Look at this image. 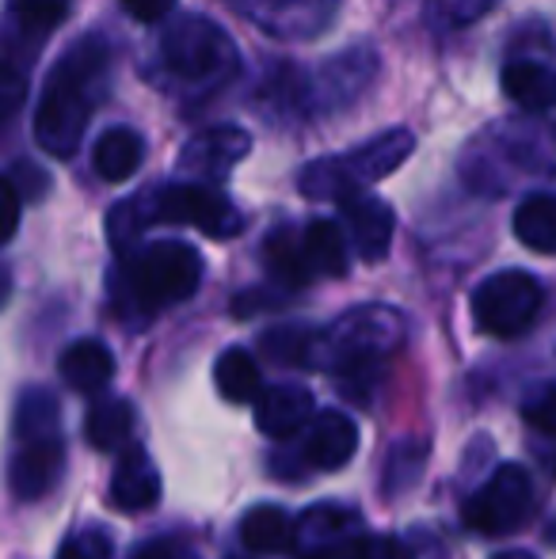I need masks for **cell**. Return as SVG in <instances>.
<instances>
[{"mask_svg":"<svg viewBox=\"0 0 556 559\" xmlns=\"http://www.w3.org/2000/svg\"><path fill=\"white\" fill-rule=\"evenodd\" d=\"M363 537H366L363 518L355 510L335 507V502H320V507L305 510L294 522L289 552L297 559H351Z\"/></svg>","mask_w":556,"mask_h":559,"instance_id":"9","label":"cell"},{"mask_svg":"<svg viewBox=\"0 0 556 559\" xmlns=\"http://www.w3.org/2000/svg\"><path fill=\"white\" fill-rule=\"evenodd\" d=\"M301 251H305V263H309V271L324 274V278H343V274H347V266H351L343 228L335 222H328V217H317V222L305 225Z\"/></svg>","mask_w":556,"mask_h":559,"instance_id":"22","label":"cell"},{"mask_svg":"<svg viewBox=\"0 0 556 559\" xmlns=\"http://www.w3.org/2000/svg\"><path fill=\"white\" fill-rule=\"evenodd\" d=\"M134 559H179V556H176V548H171V545H161V540H156V545L138 548Z\"/></svg>","mask_w":556,"mask_h":559,"instance_id":"39","label":"cell"},{"mask_svg":"<svg viewBox=\"0 0 556 559\" xmlns=\"http://www.w3.org/2000/svg\"><path fill=\"white\" fill-rule=\"evenodd\" d=\"M412 153H416V138H412V130L393 126V130L378 133V138H370L366 145H358L355 153L340 156V160L355 183H374V179L393 176V171L401 168Z\"/></svg>","mask_w":556,"mask_h":559,"instance_id":"17","label":"cell"},{"mask_svg":"<svg viewBox=\"0 0 556 559\" xmlns=\"http://www.w3.org/2000/svg\"><path fill=\"white\" fill-rule=\"evenodd\" d=\"M229 8L271 38H317L335 23L340 0H229Z\"/></svg>","mask_w":556,"mask_h":559,"instance_id":"10","label":"cell"},{"mask_svg":"<svg viewBox=\"0 0 556 559\" xmlns=\"http://www.w3.org/2000/svg\"><path fill=\"white\" fill-rule=\"evenodd\" d=\"M492 559H537V556L522 552V548H511V552H499V556H492Z\"/></svg>","mask_w":556,"mask_h":559,"instance_id":"41","label":"cell"},{"mask_svg":"<svg viewBox=\"0 0 556 559\" xmlns=\"http://www.w3.org/2000/svg\"><path fill=\"white\" fill-rule=\"evenodd\" d=\"M138 206L145 214V222L194 225L199 233L214 236V240H233V236L245 233L240 210L222 191L202 183H168L161 191L138 199Z\"/></svg>","mask_w":556,"mask_h":559,"instance_id":"6","label":"cell"},{"mask_svg":"<svg viewBox=\"0 0 556 559\" xmlns=\"http://www.w3.org/2000/svg\"><path fill=\"white\" fill-rule=\"evenodd\" d=\"M312 419V392L301 384H275V389H260L256 396V427L260 435L286 442Z\"/></svg>","mask_w":556,"mask_h":559,"instance_id":"16","label":"cell"},{"mask_svg":"<svg viewBox=\"0 0 556 559\" xmlns=\"http://www.w3.org/2000/svg\"><path fill=\"white\" fill-rule=\"evenodd\" d=\"M145 214H141L138 202H119V206L111 210V217H107V233H111V248L119 251V255H127V251H134L141 243V233H145Z\"/></svg>","mask_w":556,"mask_h":559,"instance_id":"32","label":"cell"},{"mask_svg":"<svg viewBox=\"0 0 556 559\" xmlns=\"http://www.w3.org/2000/svg\"><path fill=\"white\" fill-rule=\"evenodd\" d=\"M61 468H66L61 435L20 438V449H15L12 464H8V484H12V495L23 502L43 499V495L58 484Z\"/></svg>","mask_w":556,"mask_h":559,"instance_id":"11","label":"cell"},{"mask_svg":"<svg viewBox=\"0 0 556 559\" xmlns=\"http://www.w3.org/2000/svg\"><path fill=\"white\" fill-rule=\"evenodd\" d=\"M504 92L527 111L545 115L556 96V76L542 58H511L504 66Z\"/></svg>","mask_w":556,"mask_h":559,"instance_id":"20","label":"cell"},{"mask_svg":"<svg viewBox=\"0 0 556 559\" xmlns=\"http://www.w3.org/2000/svg\"><path fill=\"white\" fill-rule=\"evenodd\" d=\"M20 228V191L8 176H0V243H8Z\"/></svg>","mask_w":556,"mask_h":559,"instance_id":"35","label":"cell"},{"mask_svg":"<svg viewBox=\"0 0 556 559\" xmlns=\"http://www.w3.org/2000/svg\"><path fill=\"white\" fill-rule=\"evenodd\" d=\"M514 236L537 255H553L556 251V199L545 191L530 194L519 210H514Z\"/></svg>","mask_w":556,"mask_h":559,"instance_id":"26","label":"cell"},{"mask_svg":"<svg viewBox=\"0 0 556 559\" xmlns=\"http://www.w3.org/2000/svg\"><path fill=\"white\" fill-rule=\"evenodd\" d=\"M492 4H496V0H427L423 20H427V27H435V31L469 27V23H476L481 15H488Z\"/></svg>","mask_w":556,"mask_h":559,"instance_id":"31","label":"cell"},{"mask_svg":"<svg viewBox=\"0 0 556 559\" xmlns=\"http://www.w3.org/2000/svg\"><path fill=\"white\" fill-rule=\"evenodd\" d=\"M27 99V73L15 61L0 58V122H8Z\"/></svg>","mask_w":556,"mask_h":559,"instance_id":"33","label":"cell"},{"mask_svg":"<svg viewBox=\"0 0 556 559\" xmlns=\"http://www.w3.org/2000/svg\"><path fill=\"white\" fill-rule=\"evenodd\" d=\"M527 419L534 423L545 438H553V392L549 389L542 392V400H537V404H527Z\"/></svg>","mask_w":556,"mask_h":559,"instance_id":"38","label":"cell"},{"mask_svg":"<svg viewBox=\"0 0 556 559\" xmlns=\"http://www.w3.org/2000/svg\"><path fill=\"white\" fill-rule=\"evenodd\" d=\"M351 559H401V545L393 537H363Z\"/></svg>","mask_w":556,"mask_h":559,"instance_id":"37","label":"cell"},{"mask_svg":"<svg viewBox=\"0 0 556 559\" xmlns=\"http://www.w3.org/2000/svg\"><path fill=\"white\" fill-rule=\"evenodd\" d=\"M374 73H378V53L358 46V50H347L340 58L324 61L317 73L282 69L275 76V99L294 115L340 111L343 104H351L374 81Z\"/></svg>","mask_w":556,"mask_h":559,"instance_id":"5","label":"cell"},{"mask_svg":"<svg viewBox=\"0 0 556 559\" xmlns=\"http://www.w3.org/2000/svg\"><path fill=\"white\" fill-rule=\"evenodd\" d=\"M358 449V427L347 412H320L309 419V438H305V464L317 472H335L351 464Z\"/></svg>","mask_w":556,"mask_h":559,"instance_id":"14","label":"cell"},{"mask_svg":"<svg viewBox=\"0 0 556 559\" xmlns=\"http://www.w3.org/2000/svg\"><path fill=\"white\" fill-rule=\"evenodd\" d=\"M122 8H127L138 23H161L176 12V0H122Z\"/></svg>","mask_w":556,"mask_h":559,"instance_id":"36","label":"cell"},{"mask_svg":"<svg viewBox=\"0 0 556 559\" xmlns=\"http://www.w3.org/2000/svg\"><path fill=\"white\" fill-rule=\"evenodd\" d=\"M69 8L73 0H4V43L23 53H38L69 20Z\"/></svg>","mask_w":556,"mask_h":559,"instance_id":"13","label":"cell"},{"mask_svg":"<svg viewBox=\"0 0 556 559\" xmlns=\"http://www.w3.org/2000/svg\"><path fill=\"white\" fill-rule=\"evenodd\" d=\"M530 514H534V476L522 464H499L488 484L469 495L465 510H461L469 530L484 533V537H507V533L522 530Z\"/></svg>","mask_w":556,"mask_h":559,"instance_id":"8","label":"cell"},{"mask_svg":"<svg viewBox=\"0 0 556 559\" xmlns=\"http://www.w3.org/2000/svg\"><path fill=\"white\" fill-rule=\"evenodd\" d=\"M297 187L312 202H347L358 194V183L347 176L340 156H324V160H312L309 168H301Z\"/></svg>","mask_w":556,"mask_h":559,"instance_id":"28","label":"cell"},{"mask_svg":"<svg viewBox=\"0 0 556 559\" xmlns=\"http://www.w3.org/2000/svg\"><path fill=\"white\" fill-rule=\"evenodd\" d=\"M214 384L229 404H252L263 389L260 361H256L245 346H229L214 366Z\"/></svg>","mask_w":556,"mask_h":559,"instance_id":"25","label":"cell"},{"mask_svg":"<svg viewBox=\"0 0 556 559\" xmlns=\"http://www.w3.org/2000/svg\"><path fill=\"white\" fill-rule=\"evenodd\" d=\"M545 289L530 271H499L484 278L473 294V320L484 335L514 338L542 317Z\"/></svg>","mask_w":556,"mask_h":559,"instance_id":"7","label":"cell"},{"mask_svg":"<svg viewBox=\"0 0 556 559\" xmlns=\"http://www.w3.org/2000/svg\"><path fill=\"white\" fill-rule=\"evenodd\" d=\"M141 156H145L141 133L130 130V126H111L107 133H99L96 153H92V168L107 183H127L141 168Z\"/></svg>","mask_w":556,"mask_h":559,"instance_id":"21","label":"cell"},{"mask_svg":"<svg viewBox=\"0 0 556 559\" xmlns=\"http://www.w3.org/2000/svg\"><path fill=\"white\" fill-rule=\"evenodd\" d=\"M252 153V133L240 126H214L194 133L179 153V171L194 179H222Z\"/></svg>","mask_w":556,"mask_h":559,"instance_id":"12","label":"cell"},{"mask_svg":"<svg viewBox=\"0 0 556 559\" xmlns=\"http://www.w3.org/2000/svg\"><path fill=\"white\" fill-rule=\"evenodd\" d=\"M134 404L130 400H96L88 407V419H84V438H88L92 449L99 453H115L130 442L134 435Z\"/></svg>","mask_w":556,"mask_h":559,"instance_id":"23","label":"cell"},{"mask_svg":"<svg viewBox=\"0 0 556 559\" xmlns=\"http://www.w3.org/2000/svg\"><path fill=\"white\" fill-rule=\"evenodd\" d=\"M161 499V472H156L153 456L141 445H130L127 453L119 456L111 476V502L122 514H141L153 502Z\"/></svg>","mask_w":556,"mask_h":559,"instance_id":"18","label":"cell"},{"mask_svg":"<svg viewBox=\"0 0 556 559\" xmlns=\"http://www.w3.org/2000/svg\"><path fill=\"white\" fill-rule=\"evenodd\" d=\"M156 66L187 92H210L237 73V46L206 15H176L156 38Z\"/></svg>","mask_w":556,"mask_h":559,"instance_id":"2","label":"cell"},{"mask_svg":"<svg viewBox=\"0 0 556 559\" xmlns=\"http://www.w3.org/2000/svg\"><path fill=\"white\" fill-rule=\"evenodd\" d=\"M8 297H12V278H8V271L0 266V305H4Z\"/></svg>","mask_w":556,"mask_h":559,"instance_id":"40","label":"cell"},{"mask_svg":"<svg viewBox=\"0 0 556 559\" xmlns=\"http://www.w3.org/2000/svg\"><path fill=\"white\" fill-rule=\"evenodd\" d=\"M122 282H127L130 305L141 312H156L179 305L199 289L202 282V255L184 240L138 243L122 255Z\"/></svg>","mask_w":556,"mask_h":559,"instance_id":"4","label":"cell"},{"mask_svg":"<svg viewBox=\"0 0 556 559\" xmlns=\"http://www.w3.org/2000/svg\"><path fill=\"white\" fill-rule=\"evenodd\" d=\"M263 263H268V274L275 282H282L286 289H297L312 278L309 263H305L301 251V236L294 228H275L263 243Z\"/></svg>","mask_w":556,"mask_h":559,"instance_id":"27","label":"cell"},{"mask_svg":"<svg viewBox=\"0 0 556 559\" xmlns=\"http://www.w3.org/2000/svg\"><path fill=\"white\" fill-rule=\"evenodd\" d=\"M58 559H111V537L104 530H84L61 545Z\"/></svg>","mask_w":556,"mask_h":559,"instance_id":"34","label":"cell"},{"mask_svg":"<svg viewBox=\"0 0 556 559\" xmlns=\"http://www.w3.org/2000/svg\"><path fill=\"white\" fill-rule=\"evenodd\" d=\"M107 73H111V46L99 31L76 38L66 58L50 69L35 111V141L46 156L54 160L76 156L92 111L104 99Z\"/></svg>","mask_w":556,"mask_h":559,"instance_id":"1","label":"cell"},{"mask_svg":"<svg viewBox=\"0 0 556 559\" xmlns=\"http://www.w3.org/2000/svg\"><path fill=\"white\" fill-rule=\"evenodd\" d=\"M401 335H404V324L393 309L363 305V309L335 320L332 332L312 335L309 366H328L340 377H347V381L374 377V369L401 346Z\"/></svg>","mask_w":556,"mask_h":559,"instance_id":"3","label":"cell"},{"mask_svg":"<svg viewBox=\"0 0 556 559\" xmlns=\"http://www.w3.org/2000/svg\"><path fill=\"white\" fill-rule=\"evenodd\" d=\"M343 217H347V233H351V248L358 251L363 263H381L389 255V243H393V206L381 199H355L340 202Z\"/></svg>","mask_w":556,"mask_h":559,"instance_id":"15","label":"cell"},{"mask_svg":"<svg viewBox=\"0 0 556 559\" xmlns=\"http://www.w3.org/2000/svg\"><path fill=\"white\" fill-rule=\"evenodd\" d=\"M263 354L271 361H282V366H309V354H312V332L309 328H275V332L263 335Z\"/></svg>","mask_w":556,"mask_h":559,"instance_id":"30","label":"cell"},{"mask_svg":"<svg viewBox=\"0 0 556 559\" xmlns=\"http://www.w3.org/2000/svg\"><path fill=\"white\" fill-rule=\"evenodd\" d=\"M58 373H61V381H66L69 389L92 396V392H104L107 384H111L115 354L107 350L99 338H76V343H69L66 350H61Z\"/></svg>","mask_w":556,"mask_h":559,"instance_id":"19","label":"cell"},{"mask_svg":"<svg viewBox=\"0 0 556 559\" xmlns=\"http://www.w3.org/2000/svg\"><path fill=\"white\" fill-rule=\"evenodd\" d=\"M240 540H245L248 552L256 556H279L289 552V540H294V518L279 507H256L240 522Z\"/></svg>","mask_w":556,"mask_h":559,"instance_id":"24","label":"cell"},{"mask_svg":"<svg viewBox=\"0 0 556 559\" xmlns=\"http://www.w3.org/2000/svg\"><path fill=\"white\" fill-rule=\"evenodd\" d=\"M58 435V400L50 392H27L15 407V438Z\"/></svg>","mask_w":556,"mask_h":559,"instance_id":"29","label":"cell"}]
</instances>
